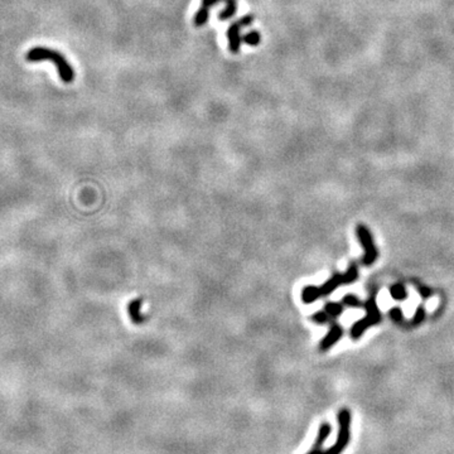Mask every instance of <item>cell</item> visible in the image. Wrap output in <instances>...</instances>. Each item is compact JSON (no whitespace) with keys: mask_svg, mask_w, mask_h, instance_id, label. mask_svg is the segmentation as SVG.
I'll return each instance as SVG.
<instances>
[{"mask_svg":"<svg viewBox=\"0 0 454 454\" xmlns=\"http://www.w3.org/2000/svg\"><path fill=\"white\" fill-rule=\"evenodd\" d=\"M324 311L327 312V314L331 317V318L334 319L342 314V312H343V304L336 302H328L327 304L324 305Z\"/></svg>","mask_w":454,"mask_h":454,"instance_id":"11","label":"cell"},{"mask_svg":"<svg viewBox=\"0 0 454 454\" xmlns=\"http://www.w3.org/2000/svg\"><path fill=\"white\" fill-rule=\"evenodd\" d=\"M356 233H357V238L358 241H360L361 246L364 247L365 250V255L364 258H362V263H364V265L366 266L372 265V264L377 260L378 251L375 246V242L371 236V232H370V230L365 226V225H358V226L356 227Z\"/></svg>","mask_w":454,"mask_h":454,"instance_id":"7","label":"cell"},{"mask_svg":"<svg viewBox=\"0 0 454 454\" xmlns=\"http://www.w3.org/2000/svg\"><path fill=\"white\" fill-rule=\"evenodd\" d=\"M419 292H420V295H422L423 298H429L431 295V290L429 288H427V286H420Z\"/></svg>","mask_w":454,"mask_h":454,"instance_id":"18","label":"cell"},{"mask_svg":"<svg viewBox=\"0 0 454 454\" xmlns=\"http://www.w3.org/2000/svg\"><path fill=\"white\" fill-rule=\"evenodd\" d=\"M424 319H425V309L423 307H419L416 309V312H415L414 318L411 319V325L416 327V325H419Z\"/></svg>","mask_w":454,"mask_h":454,"instance_id":"16","label":"cell"},{"mask_svg":"<svg viewBox=\"0 0 454 454\" xmlns=\"http://www.w3.org/2000/svg\"><path fill=\"white\" fill-rule=\"evenodd\" d=\"M220 3H226V8L219 14L220 21H227V19L232 18L235 15L236 10H238L236 0H201V7L197 10V13L194 14L193 18L194 27L205 26L208 22V16H210V8L220 4Z\"/></svg>","mask_w":454,"mask_h":454,"instance_id":"3","label":"cell"},{"mask_svg":"<svg viewBox=\"0 0 454 454\" xmlns=\"http://www.w3.org/2000/svg\"><path fill=\"white\" fill-rule=\"evenodd\" d=\"M338 434L336 443L324 452V454H342L346 450L351 439V411L348 409H341L338 415Z\"/></svg>","mask_w":454,"mask_h":454,"instance_id":"4","label":"cell"},{"mask_svg":"<svg viewBox=\"0 0 454 454\" xmlns=\"http://www.w3.org/2000/svg\"><path fill=\"white\" fill-rule=\"evenodd\" d=\"M141 308H143L141 299H134L128 304V314L134 324H143L146 322V317L141 313Z\"/></svg>","mask_w":454,"mask_h":454,"instance_id":"10","label":"cell"},{"mask_svg":"<svg viewBox=\"0 0 454 454\" xmlns=\"http://www.w3.org/2000/svg\"><path fill=\"white\" fill-rule=\"evenodd\" d=\"M255 16L251 14H247L244 15L242 18L238 19L236 22H233L227 29V40H228V49L232 55H238L240 52L241 44H242V37H241V29L245 27H249L254 23Z\"/></svg>","mask_w":454,"mask_h":454,"instance_id":"6","label":"cell"},{"mask_svg":"<svg viewBox=\"0 0 454 454\" xmlns=\"http://www.w3.org/2000/svg\"><path fill=\"white\" fill-rule=\"evenodd\" d=\"M342 336H343V330H342L341 325L337 324V323H332V325H331L330 328V332L327 333V336H325L321 341V343H319V350H321L322 352L328 351L330 348H332L339 339H341Z\"/></svg>","mask_w":454,"mask_h":454,"instance_id":"8","label":"cell"},{"mask_svg":"<svg viewBox=\"0 0 454 454\" xmlns=\"http://www.w3.org/2000/svg\"><path fill=\"white\" fill-rule=\"evenodd\" d=\"M364 308L366 309L367 316L356 322L351 328V337L353 339H358L365 333V331L381 322V313L377 304H376L375 295H372L366 303H364Z\"/></svg>","mask_w":454,"mask_h":454,"instance_id":"5","label":"cell"},{"mask_svg":"<svg viewBox=\"0 0 454 454\" xmlns=\"http://www.w3.org/2000/svg\"><path fill=\"white\" fill-rule=\"evenodd\" d=\"M260 42H261V35L260 33L256 32V30H252V32L247 33V34H245L244 37H242V43H246L252 47L259 46Z\"/></svg>","mask_w":454,"mask_h":454,"instance_id":"13","label":"cell"},{"mask_svg":"<svg viewBox=\"0 0 454 454\" xmlns=\"http://www.w3.org/2000/svg\"><path fill=\"white\" fill-rule=\"evenodd\" d=\"M358 279V267L356 264H351L346 273H336L330 278L325 283H323L321 286L308 285L303 288L302 290V300L305 304L316 302L317 299L322 297H327L332 292L336 290L341 285L346 284H352Z\"/></svg>","mask_w":454,"mask_h":454,"instance_id":"1","label":"cell"},{"mask_svg":"<svg viewBox=\"0 0 454 454\" xmlns=\"http://www.w3.org/2000/svg\"><path fill=\"white\" fill-rule=\"evenodd\" d=\"M312 321H313L314 323H317V324H327V323H330L331 321H332V318L328 316L327 312L325 311H319V312H317L316 314H313V316H312Z\"/></svg>","mask_w":454,"mask_h":454,"instance_id":"15","label":"cell"},{"mask_svg":"<svg viewBox=\"0 0 454 454\" xmlns=\"http://www.w3.org/2000/svg\"><path fill=\"white\" fill-rule=\"evenodd\" d=\"M342 303H343V305H347V307H351V308H362L364 307V303H361L360 299L352 294L344 295Z\"/></svg>","mask_w":454,"mask_h":454,"instance_id":"14","label":"cell"},{"mask_svg":"<svg viewBox=\"0 0 454 454\" xmlns=\"http://www.w3.org/2000/svg\"><path fill=\"white\" fill-rule=\"evenodd\" d=\"M27 62H52L56 66L58 72V77L65 83H71L75 80V69L67 58L57 49L48 48V47H33L26 55Z\"/></svg>","mask_w":454,"mask_h":454,"instance_id":"2","label":"cell"},{"mask_svg":"<svg viewBox=\"0 0 454 454\" xmlns=\"http://www.w3.org/2000/svg\"><path fill=\"white\" fill-rule=\"evenodd\" d=\"M331 433H332V427H331L330 423H322L321 427H319L318 435H317V439L316 442H314L313 448H312V450L308 454H324L325 450H323L322 447L325 443V441L328 439Z\"/></svg>","mask_w":454,"mask_h":454,"instance_id":"9","label":"cell"},{"mask_svg":"<svg viewBox=\"0 0 454 454\" xmlns=\"http://www.w3.org/2000/svg\"><path fill=\"white\" fill-rule=\"evenodd\" d=\"M389 316H390V318H391L394 322H397V323L403 322V312H401L400 308L396 307V308L390 309Z\"/></svg>","mask_w":454,"mask_h":454,"instance_id":"17","label":"cell"},{"mask_svg":"<svg viewBox=\"0 0 454 454\" xmlns=\"http://www.w3.org/2000/svg\"><path fill=\"white\" fill-rule=\"evenodd\" d=\"M390 293H391V297L396 300H404L406 297H408L405 286L400 283L394 284V285L390 288Z\"/></svg>","mask_w":454,"mask_h":454,"instance_id":"12","label":"cell"}]
</instances>
